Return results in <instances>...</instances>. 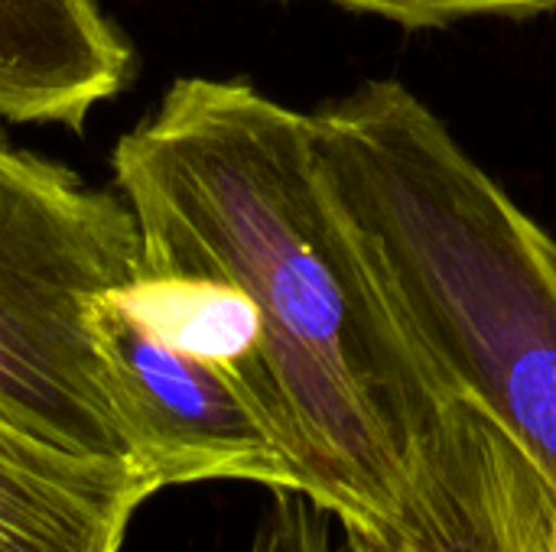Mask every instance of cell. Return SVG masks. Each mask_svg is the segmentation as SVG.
I'll return each mask as SVG.
<instances>
[{
	"instance_id": "1",
	"label": "cell",
	"mask_w": 556,
	"mask_h": 552,
	"mask_svg": "<svg viewBox=\"0 0 556 552\" xmlns=\"http://www.w3.org/2000/svg\"><path fill=\"white\" fill-rule=\"evenodd\" d=\"M140 270L212 277L257 312L238 368L303 498L342 530L394 517L420 436L463 397L381 290L313 114L241 78H176L111 156Z\"/></svg>"
},
{
	"instance_id": "2",
	"label": "cell",
	"mask_w": 556,
	"mask_h": 552,
	"mask_svg": "<svg viewBox=\"0 0 556 552\" xmlns=\"http://www.w3.org/2000/svg\"><path fill=\"white\" fill-rule=\"evenodd\" d=\"M309 114L397 316L556 495V238L404 81H362Z\"/></svg>"
},
{
	"instance_id": "3",
	"label": "cell",
	"mask_w": 556,
	"mask_h": 552,
	"mask_svg": "<svg viewBox=\"0 0 556 552\" xmlns=\"http://www.w3.org/2000/svg\"><path fill=\"white\" fill-rule=\"evenodd\" d=\"M137 273L140 231L127 198L13 146L0 130V416L7 423L78 455L134 462L88 306Z\"/></svg>"
},
{
	"instance_id": "4",
	"label": "cell",
	"mask_w": 556,
	"mask_h": 552,
	"mask_svg": "<svg viewBox=\"0 0 556 552\" xmlns=\"http://www.w3.org/2000/svg\"><path fill=\"white\" fill-rule=\"evenodd\" d=\"M121 290L91 299L88 325L130 455L153 485L163 491L248 482L270 495H303L296 468L235 374L163 342L134 316Z\"/></svg>"
},
{
	"instance_id": "5",
	"label": "cell",
	"mask_w": 556,
	"mask_h": 552,
	"mask_svg": "<svg viewBox=\"0 0 556 552\" xmlns=\"http://www.w3.org/2000/svg\"><path fill=\"white\" fill-rule=\"evenodd\" d=\"M521 459L505 429L459 397L420 436L394 517L349 527V552H521Z\"/></svg>"
},
{
	"instance_id": "6",
	"label": "cell",
	"mask_w": 556,
	"mask_h": 552,
	"mask_svg": "<svg viewBox=\"0 0 556 552\" xmlns=\"http://www.w3.org/2000/svg\"><path fill=\"white\" fill-rule=\"evenodd\" d=\"M156 491L134 462L59 449L0 416V552H121Z\"/></svg>"
},
{
	"instance_id": "7",
	"label": "cell",
	"mask_w": 556,
	"mask_h": 552,
	"mask_svg": "<svg viewBox=\"0 0 556 552\" xmlns=\"http://www.w3.org/2000/svg\"><path fill=\"white\" fill-rule=\"evenodd\" d=\"M134 75V49L98 0H0V117L81 127Z\"/></svg>"
},
{
	"instance_id": "8",
	"label": "cell",
	"mask_w": 556,
	"mask_h": 552,
	"mask_svg": "<svg viewBox=\"0 0 556 552\" xmlns=\"http://www.w3.org/2000/svg\"><path fill=\"white\" fill-rule=\"evenodd\" d=\"M134 316L163 342L238 374L257 345V312L235 286L195 273L140 270L124 290Z\"/></svg>"
},
{
	"instance_id": "9",
	"label": "cell",
	"mask_w": 556,
	"mask_h": 552,
	"mask_svg": "<svg viewBox=\"0 0 556 552\" xmlns=\"http://www.w3.org/2000/svg\"><path fill=\"white\" fill-rule=\"evenodd\" d=\"M326 3L381 16L404 29H443L472 16L528 20L556 10V0H326Z\"/></svg>"
},
{
	"instance_id": "10",
	"label": "cell",
	"mask_w": 556,
	"mask_h": 552,
	"mask_svg": "<svg viewBox=\"0 0 556 552\" xmlns=\"http://www.w3.org/2000/svg\"><path fill=\"white\" fill-rule=\"evenodd\" d=\"M248 552H332L329 514L303 495L277 491Z\"/></svg>"
},
{
	"instance_id": "11",
	"label": "cell",
	"mask_w": 556,
	"mask_h": 552,
	"mask_svg": "<svg viewBox=\"0 0 556 552\" xmlns=\"http://www.w3.org/2000/svg\"><path fill=\"white\" fill-rule=\"evenodd\" d=\"M525 455V452H521ZM556 495L534 472L528 455L518 472V508H521V552H554L551 547V511Z\"/></svg>"
},
{
	"instance_id": "12",
	"label": "cell",
	"mask_w": 556,
	"mask_h": 552,
	"mask_svg": "<svg viewBox=\"0 0 556 552\" xmlns=\"http://www.w3.org/2000/svg\"><path fill=\"white\" fill-rule=\"evenodd\" d=\"M551 547L556 552V501H554V511H551Z\"/></svg>"
}]
</instances>
